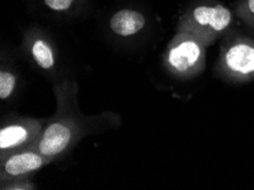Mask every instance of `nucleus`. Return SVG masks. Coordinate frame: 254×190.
<instances>
[{
  "mask_svg": "<svg viewBox=\"0 0 254 190\" xmlns=\"http://www.w3.org/2000/svg\"><path fill=\"white\" fill-rule=\"evenodd\" d=\"M111 29L121 37H129L139 32L145 25L144 15L134 10L123 9L115 13L110 21Z\"/></svg>",
  "mask_w": 254,
  "mask_h": 190,
  "instance_id": "6",
  "label": "nucleus"
},
{
  "mask_svg": "<svg viewBox=\"0 0 254 190\" xmlns=\"http://www.w3.org/2000/svg\"><path fill=\"white\" fill-rule=\"evenodd\" d=\"M225 64L234 74H254V46L244 41L230 46L225 54Z\"/></svg>",
  "mask_w": 254,
  "mask_h": 190,
  "instance_id": "4",
  "label": "nucleus"
},
{
  "mask_svg": "<svg viewBox=\"0 0 254 190\" xmlns=\"http://www.w3.org/2000/svg\"><path fill=\"white\" fill-rule=\"evenodd\" d=\"M232 19V11L225 6L202 5L185 16L183 28L201 41H212L229 28Z\"/></svg>",
  "mask_w": 254,
  "mask_h": 190,
  "instance_id": "1",
  "label": "nucleus"
},
{
  "mask_svg": "<svg viewBox=\"0 0 254 190\" xmlns=\"http://www.w3.org/2000/svg\"><path fill=\"white\" fill-rule=\"evenodd\" d=\"M32 135L30 127L23 124H10L2 127L0 131V149L1 152H8L17 148L29 141Z\"/></svg>",
  "mask_w": 254,
  "mask_h": 190,
  "instance_id": "7",
  "label": "nucleus"
},
{
  "mask_svg": "<svg viewBox=\"0 0 254 190\" xmlns=\"http://www.w3.org/2000/svg\"><path fill=\"white\" fill-rule=\"evenodd\" d=\"M16 84V76L10 72L1 71L0 73V98L7 99L14 91Z\"/></svg>",
  "mask_w": 254,
  "mask_h": 190,
  "instance_id": "9",
  "label": "nucleus"
},
{
  "mask_svg": "<svg viewBox=\"0 0 254 190\" xmlns=\"http://www.w3.org/2000/svg\"><path fill=\"white\" fill-rule=\"evenodd\" d=\"M201 40L190 34L173 46L169 52L168 62L175 71L190 73L198 67L203 60V46Z\"/></svg>",
  "mask_w": 254,
  "mask_h": 190,
  "instance_id": "2",
  "label": "nucleus"
},
{
  "mask_svg": "<svg viewBox=\"0 0 254 190\" xmlns=\"http://www.w3.org/2000/svg\"><path fill=\"white\" fill-rule=\"evenodd\" d=\"M242 9H243V14H245V16L250 21L254 22V0H245Z\"/></svg>",
  "mask_w": 254,
  "mask_h": 190,
  "instance_id": "11",
  "label": "nucleus"
},
{
  "mask_svg": "<svg viewBox=\"0 0 254 190\" xmlns=\"http://www.w3.org/2000/svg\"><path fill=\"white\" fill-rule=\"evenodd\" d=\"M32 56L40 67L49 69L55 64L52 48L42 40H37L32 46Z\"/></svg>",
  "mask_w": 254,
  "mask_h": 190,
  "instance_id": "8",
  "label": "nucleus"
},
{
  "mask_svg": "<svg viewBox=\"0 0 254 190\" xmlns=\"http://www.w3.org/2000/svg\"><path fill=\"white\" fill-rule=\"evenodd\" d=\"M72 138L71 127L63 122H55L49 126L38 142V153L52 158L64 152Z\"/></svg>",
  "mask_w": 254,
  "mask_h": 190,
  "instance_id": "3",
  "label": "nucleus"
},
{
  "mask_svg": "<svg viewBox=\"0 0 254 190\" xmlns=\"http://www.w3.org/2000/svg\"><path fill=\"white\" fill-rule=\"evenodd\" d=\"M49 158L39 153L24 152L14 154L6 158L2 164V174L7 178H21L31 172L37 171L44 166Z\"/></svg>",
  "mask_w": 254,
  "mask_h": 190,
  "instance_id": "5",
  "label": "nucleus"
},
{
  "mask_svg": "<svg viewBox=\"0 0 254 190\" xmlns=\"http://www.w3.org/2000/svg\"><path fill=\"white\" fill-rule=\"evenodd\" d=\"M49 8L54 10H65L70 8L73 0H44Z\"/></svg>",
  "mask_w": 254,
  "mask_h": 190,
  "instance_id": "10",
  "label": "nucleus"
}]
</instances>
